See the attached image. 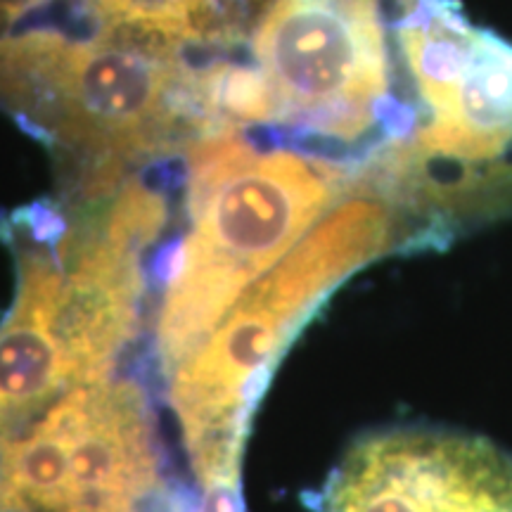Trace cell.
I'll use <instances>...</instances> for the list:
<instances>
[{
    "mask_svg": "<svg viewBox=\"0 0 512 512\" xmlns=\"http://www.w3.org/2000/svg\"><path fill=\"white\" fill-rule=\"evenodd\" d=\"M387 235L389 216L380 204H342L247 287L166 380L185 456L202 491V512H242V448L275 363L320 299L380 252Z\"/></svg>",
    "mask_w": 512,
    "mask_h": 512,
    "instance_id": "cell-1",
    "label": "cell"
},
{
    "mask_svg": "<svg viewBox=\"0 0 512 512\" xmlns=\"http://www.w3.org/2000/svg\"><path fill=\"white\" fill-rule=\"evenodd\" d=\"M339 174L311 159L259 155L235 136L190 152V233L166 266L159 373L192 356L261 275L297 247L337 195Z\"/></svg>",
    "mask_w": 512,
    "mask_h": 512,
    "instance_id": "cell-2",
    "label": "cell"
},
{
    "mask_svg": "<svg viewBox=\"0 0 512 512\" xmlns=\"http://www.w3.org/2000/svg\"><path fill=\"white\" fill-rule=\"evenodd\" d=\"M162 496L157 420L133 380L74 387L0 444V512H147Z\"/></svg>",
    "mask_w": 512,
    "mask_h": 512,
    "instance_id": "cell-3",
    "label": "cell"
},
{
    "mask_svg": "<svg viewBox=\"0 0 512 512\" xmlns=\"http://www.w3.org/2000/svg\"><path fill=\"white\" fill-rule=\"evenodd\" d=\"M17 245V297L0 323V444L81 384L112 377L138 330L117 294L67 273V226L31 211Z\"/></svg>",
    "mask_w": 512,
    "mask_h": 512,
    "instance_id": "cell-4",
    "label": "cell"
},
{
    "mask_svg": "<svg viewBox=\"0 0 512 512\" xmlns=\"http://www.w3.org/2000/svg\"><path fill=\"white\" fill-rule=\"evenodd\" d=\"M174 64L136 41L64 43L27 36L0 43V95L36 110L64 143L91 157L83 192L112 190L121 166L150 150L169 126Z\"/></svg>",
    "mask_w": 512,
    "mask_h": 512,
    "instance_id": "cell-5",
    "label": "cell"
},
{
    "mask_svg": "<svg viewBox=\"0 0 512 512\" xmlns=\"http://www.w3.org/2000/svg\"><path fill=\"white\" fill-rule=\"evenodd\" d=\"M256 57L275 119L339 143L361 138L377 117L403 136L413 112L387 98L389 57L380 0H275L256 31Z\"/></svg>",
    "mask_w": 512,
    "mask_h": 512,
    "instance_id": "cell-6",
    "label": "cell"
},
{
    "mask_svg": "<svg viewBox=\"0 0 512 512\" xmlns=\"http://www.w3.org/2000/svg\"><path fill=\"white\" fill-rule=\"evenodd\" d=\"M318 512H512V456L439 427L373 432L332 470Z\"/></svg>",
    "mask_w": 512,
    "mask_h": 512,
    "instance_id": "cell-7",
    "label": "cell"
},
{
    "mask_svg": "<svg viewBox=\"0 0 512 512\" xmlns=\"http://www.w3.org/2000/svg\"><path fill=\"white\" fill-rule=\"evenodd\" d=\"M98 5L117 27L169 41L202 34L207 24V0H98Z\"/></svg>",
    "mask_w": 512,
    "mask_h": 512,
    "instance_id": "cell-8",
    "label": "cell"
},
{
    "mask_svg": "<svg viewBox=\"0 0 512 512\" xmlns=\"http://www.w3.org/2000/svg\"><path fill=\"white\" fill-rule=\"evenodd\" d=\"M204 98L214 110L242 121L275 119L271 86L261 72L247 67H221L207 76Z\"/></svg>",
    "mask_w": 512,
    "mask_h": 512,
    "instance_id": "cell-9",
    "label": "cell"
},
{
    "mask_svg": "<svg viewBox=\"0 0 512 512\" xmlns=\"http://www.w3.org/2000/svg\"><path fill=\"white\" fill-rule=\"evenodd\" d=\"M31 0H0V15H12L19 8H27Z\"/></svg>",
    "mask_w": 512,
    "mask_h": 512,
    "instance_id": "cell-10",
    "label": "cell"
}]
</instances>
